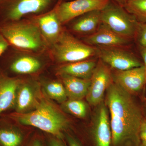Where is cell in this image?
<instances>
[{
    "label": "cell",
    "mask_w": 146,
    "mask_h": 146,
    "mask_svg": "<svg viewBox=\"0 0 146 146\" xmlns=\"http://www.w3.org/2000/svg\"><path fill=\"white\" fill-rule=\"evenodd\" d=\"M141 108L144 118L146 120V99H144L143 104Z\"/></svg>",
    "instance_id": "cell-31"
},
{
    "label": "cell",
    "mask_w": 146,
    "mask_h": 146,
    "mask_svg": "<svg viewBox=\"0 0 146 146\" xmlns=\"http://www.w3.org/2000/svg\"><path fill=\"white\" fill-rule=\"evenodd\" d=\"M92 131L96 146H111L112 132L109 111L104 101L98 106L93 119Z\"/></svg>",
    "instance_id": "cell-12"
},
{
    "label": "cell",
    "mask_w": 146,
    "mask_h": 146,
    "mask_svg": "<svg viewBox=\"0 0 146 146\" xmlns=\"http://www.w3.org/2000/svg\"><path fill=\"white\" fill-rule=\"evenodd\" d=\"M140 138L141 146H146V120L144 118L140 128Z\"/></svg>",
    "instance_id": "cell-25"
},
{
    "label": "cell",
    "mask_w": 146,
    "mask_h": 146,
    "mask_svg": "<svg viewBox=\"0 0 146 146\" xmlns=\"http://www.w3.org/2000/svg\"><path fill=\"white\" fill-rule=\"evenodd\" d=\"M43 98L38 83L30 81L22 83L21 81L17 90L15 112L23 114L34 110Z\"/></svg>",
    "instance_id": "cell-10"
},
{
    "label": "cell",
    "mask_w": 146,
    "mask_h": 146,
    "mask_svg": "<svg viewBox=\"0 0 146 146\" xmlns=\"http://www.w3.org/2000/svg\"><path fill=\"white\" fill-rule=\"evenodd\" d=\"M45 93L51 99L63 104L68 100L64 85L58 81H50L44 85Z\"/></svg>",
    "instance_id": "cell-21"
},
{
    "label": "cell",
    "mask_w": 146,
    "mask_h": 146,
    "mask_svg": "<svg viewBox=\"0 0 146 146\" xmlns=\"http://www.w3.org/2000/svg\"><path fill=\"white\" fill-rule=\"evenodd\" d=\"M20 80L6 74L0 69V116L14 108Z\"/></svg>",
    "instance_id": "cell-15"
},
{
    "label": "cell",
    "mask_w": 146,
    "mask_h": 146,
    "mask_svg": "<svg viewBox=\"0 0 146 146\" xmlns=\"http://www.w3.org/2000/svg\"><path fill=\"white\" fill-rule=\"evenodd\" d=\"M143 91H144V99H146V81L145 84V87H144Z\"/></svg>",
    "instance_id": "cell-33"
},
{
    "label": "cell",
    "mask_w": 146,
    "mask_h": 146,
    "mask_svg": "<svg viewBox=\"0 0 146 146\" xmlns=\"http://www.w3.org/2000/svg\"><path fill=\"white\" fill-rule=\"evenodd\" d=\"M60 0H0V24L20 21L31 14L52 10Z\"/></svg>",
    "instance_id": "cell-4"
},
{
    "label": "cell",
    "mask_w": 146,
    "mask_h": 146,
    "mask_svg": "<svg viewBox=\"0 0 146 146\" xmlns=\"http://www.w3.org/2000/svg\"><path fill=\"white\" fill-rule=\"evenodd\" d=\"M110 114L112 146H141L140 131L144 117L133 95L112 82L105 102Z\"/></svg>",
    "instance_id": "cell-1"
},
{
    "label": "cell",
    "mask_w": 146,
    "mask_h": 146,
    "mask_svg": "<svg viewBox=\"0 0 146 146\" xmlns=\"http://www.w3.org/2000/svg\"><path fill=\"white\" fill-rule=\"evenodd\" d=\"M139 53L146 70V46L139 48Z\"/></svg>",
    "instance_id": "cell-30"
},
{
    "label": "cell",
    "mask_w": 146,
    "mask_h": 146,
    "mask_svg": "<svg viewBox=\"0 0 146 146\" xmlns=\"http://www.w3.org/2000/svg\"><path fill=\"white\" fill-rule=\"evenodd\" d=\"M97 48L100 59L116 70H126L144 65L138 56L120 47L99 46Z\"/></svg>",
    "instance_id": "cell-7"
},
{
    "label": "cell",
    "mask_w": 146,
    "mask_h": 146,
    "mask_svg": "<svg viewBox=\"0 0 146 146\" xmlns=\"http://www.w3.org/2000/svg\"><path fill=\"white\" fill-rule=\"evenodd\" d=\"M56 6L50 11L40 15L38 19L40 31L47 39L53 42L56 41L62 33L60 32L61 23L56 10Z\"/></svg>",
    "instance_id": "cell-16"
},
{
    "label": "cell",
    "mask_w": 146,
    "mask_h": 146,
    "mask_svg": "<svg viewBox=\"0 0 146 146\" xmlns=\"http://www.w3.org/2000/svg\"><path fill=\"white\" fill-rule=\"evenodd\" d=\"M27 146H44L42 139L39 137H34L29 142Z\"/></svg>",
    "instance_id": "cell-27"
},
{
    "label": "cell",
    "mask_w": 146,
    "mask_h": 146,
    "mask_svg": "<svg viewBox=\"0 0 146 146\" xmlns=\"http://www.w3.org/2000/svg\"><path fill=\"white\" fill-rule=\"evenodd\" d=\"M8 117L21 125L37 128L59 139L69 125L68 118L44 97L34 110L23 114L14 112Z\"/></svg>",
    "instance_id": "cell-2"
},
{
    "label": "cell",
    "mask_w": 146,
    "mask_h": 146,
    "mask_svg": "<svg viewBox=\"0 0 146 146\" xmlns=\"http://www.w3.org/2000/svg\"><path fill=\"white\" fill-rule=\"evenodd\" d=\"M135 40L138 48L146 46V23H138Z\"/></svg>",
    "instance_id": "cell-24"
},
{
    "label": "cell",
    "mask_w": 146,
    "mask_h": 146,
    "mask_svg": "<svg viewBox=\"0 0 146 146\" xmlns=\"http://www.w3.org/2000/svg\"><path fill=\"white\" fill-rule=\"evenodd\" d=\"M124 7L138 23H146V0H127Z\"/></svg>",
    "instance_id": "cell-22"
},
{
    "label": "cell",
    "mask_w": 146,
    "mask_h": 146,
    "mask_svg": "<svg viewBox=\"0 0 146 146\" xmlns=\"http://www.w3.org/2000/svg\"><path fill=\"white\" fill-rule=\"evenodd\" d=\"M111 0H73L62 1L56 6V14L60 23L64 24L85 13L102 10Z\"/></svg>",
    "instance_id": "cell-8"
},
{
    "label": "cell",
    "mask_w": 146,
    "mask_h": 146,
    "mask_svg": "<svg viewBox=\"0 0 146 146\" xmlns=\"http://www.w3.org/2000/svg\"><path fill=\"white\" fill-rule=\"evenodd\" d=\"M112 82L110 68L100 59L90 78V86L86 97L89 104L97 106L103 102L105 94Z\"/></svg>",
    "instance_id": "cell-9"
},
{
    "label": "cell",
    "mask_w": 146,
    "mask_h": 146,
    "mask_svg": "<svg viewBox=\"0 0 146 146\" xmlns=\"http://www.w3.org/2000/svg\"><path fill=\"white\" fill-rule=\"evenodd\" d=\"M66 139L69 146H81L78 141L71 135L67 134Z\"/></svg>",
    "instance_id": "cell-29"
},
{
    "label": "cell",
    "mask_w": 146,
    "mask_h": 146,
    "mask_svg": "<svg viewBox=\"0 0 146 146\" xmlns=\"http://www.w3.org/2000/svg\"><path fill=\"white\" fill-rule=\"evenodd\" d=\"M87 44L102 47H121L128 44L131 40L119 35L101 23L94 33L84 39Z\"/></svg>",
    "instance_id": "cell-13"
},
{
    "label": "cell",
    "mask_w": 146,
    "mask_h": 146,
    "mask_svg": "<svg viewBox=\"0 0 146 146\" xmlns=\"http://www.w3.org/2000/svg\"><path fill=\"white\" fill-rule=\"evenodd\" d=\"M102 23L112 31L131 41L135 40L138 23L122 6L112 0L101 10Z\"/></svg>",
    "instance_id": "cell-5"
},
{
    "label": "cell",
    "mask_w": 146,
    "mask_h": 146,
    "mask_svg": "<svg viewBox=\"0 0 146 146\" xmlns=\"http://www.w3.org/2000/svg\"><path fill=\"white\" fill-rule=\"evenodd\" d=\"M49 144V146H65L60 139L55 137L50 138Z\"/></svg>",
    "instance_id": "cell-28"
},
{
    "label": "cell",
    "mask_w": 146,
    "mask_h": 146,
    "mask_svg": "<svg viewBox=\"0 0 146 146\" xmlns=\"http://www.w3.org/2000/svg\"><path fill=\"white\" fill-rule=\"evenodd\" d=\"M112 74L113 82L131 95L143 91L146 81L144 65L126 70H116Z\"/></svg>",
    "instance_id": "cell-11"
},
{
    "label": "cell",
    "mask_w": 146,
    "mask_h": 146,
    "mask_svg": "<svg viewBox=\"0 0 146 146\" xmlns=\"http://www.w3.org/2000/svg\"><path fill=\"white\" fill-rule=\"evenodd\" d=\"M97 63L95 60H85L67 63L59 68L60 75L65 74L84 79L90 80Z\"/></svg>",
    "instance_id": "cell-18"
},
{
    "label": "cell",
    "mask_w": 146,
    "mask_h": 146,
    "mask_svg": "<svg viewBox=\"0 0 146 146\" xmlns=\"http://www.w3.org/2000/svg\"><path fill=\"white\" fill-rule=\"evenodd\" d=\"M24 136L15 126L0 122V146H22Z\"/></svg>",
    "instance_id": "cell-20"
},
{
    "label": "cell",
    "mask_w": 146,
    "mask_h": 146,
    "mask_svg": "<svg viewBox=\"0 0 146 146\" xmlns=\"http://www.w3.org/2000/svg\"><path fill=\"white\" fill-rule=\"evenodd\" d=\"M68 99L82 100L86 98L90 79L78 78L67 75H60Z\"/></svg>",
    "instance_id": "cell-17"
},
{
    "label": "cell",
    "mask_w": 146,
    "mask_h": 146,
    "mask_svg": "<svg viewBox=\"0 0 146 146\" xmlns=\"http://www.w3.org/2000/svg\"><path fill=\"white\" fill-rule=\"evenodd\" d=\"M0 58L4 59L7 70L14 74H32L39 70L42 66L41 62L36 58L14 56L9 53L7 50Z\"/></svg>",
    "instance_id": "cell-14"
},
{
    "label": "cell",
    "mask_w": 146,
    "mask_h": 146,
    "mask_svg": "<svg viewBox=\"0 0 146 146\" xmlns=\"http://www.w3.org/2000/svg\"><path fill=\"white\" fill-rule=\"evenodd\" d=\"M22 20L0 24V33L11 46L36 51L43 46L41 31L35 24Z\"/></svg>",
    "instance_id": "cell-3"
},
{
    "label": "cell",
    "mask_w": 146,
    "mask_h": 146,
    "mask_svg": "<svg viewBox=\"0 0 146 146\" xmlns=\"http://www.w3.org/2000/svg\"><path fill=\"white\" fill-rule=\"evenodd\" d=\"M72 25V30L78 33L92 34L102 23L101 11H90L78 17Z\"/></svg>",
    "instance_id": "cell-19"
},
{
    "label": "cell",
    "mask_w": 146,
    "mask_h": 146,
    "mask_svg": "<svg viewBox=\"0 0 146 146\" xmlns=\"http://www.w3.org/2000/svg\"><path fill=\"white\" fill-rule=\"evenodd\" d=\"M115 1H116V2L117 3L120 5L122 6L123 7L124 6V3L123 0H115Z\"/></svg>",
    "instance_id": "cell-32"
},
{
    "label": "cell",
    "mask_w": 146,
    "mask_h": 146,
    "mask_svg": "<svg viewBox=\"0 0 146 146\" xmlns=\"http://www.w3.org/2000/svg\"><path fill=\"white\" fill-rule=\"evenodd\" d=\"M53 53L58 62L69 63L93 57L97 55V48L82 43L67 32H63L55 42Z\"/></svg>",
    "instance_id": "cell-6"
},
{
    "label": "cell",
    "mask_w": 146,
    "mask_h": 146,
    "mask_svg": "<svg viewBox=\"0 0 146 146\" xmlns=\"http://www.w3.org/2000/svg\"><path fill=\"white\" fill-rule=\"evenodd\" d=\"M10 46L7 39L0 33V56L5 52Z\"/></svg>",
    "instance_id": "cell-26"
},
{
    "label": "cell",
    "mask_w": 146,
    "mask_h": 146,
    "mask_svg": "<svg viewBox=\"0 0 146 146\" xmlns=\"http://www.w3.org/2000/svg\"><path fill=\"white\" fill-rule=\"evenodd\" d=\"M123 1L124 3V4L125 5L126 3V2L127 1V0H123Z\"/></svg>",
    "instance_id": "cell-34"
},
{
    "label": "cell",
    "mask_w": 146,
    "mask_h": 146,
    "mask_svg": "<svg viewBox=\"0 0 146 146\" xmlns=\"http://www.w3.org/2000/svg\"><path fill=\"white\" fill-rule=\"evenodd\" d=\"M62 107L65 112L76 117L82 119L87 115V105L82 100L68 99L62 104Z\"/></svg>",
    "instance_id": "cell-23"
}]
</instances>
